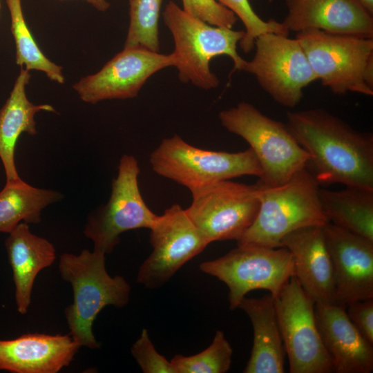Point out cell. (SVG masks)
<instances>
[{"instance_id":"obj_26","label":"cell","mask_w":373,"mask_h":373,"mask_svg":"<svg viewBox=\"0 0 373 373\" xmlns=\"http://www.w3.org/2000/svg\"><path fill=\"white\" fill-rule=\"evenodd\" d=\"M162 0H128L129 26L124 47L160 52L159 19Z\"/></svg>"},{"instance_id":"obj_16","label":"cell","mask_w":373,"mask_h":373,"mask_svg":"<svg viewBox=\"0 0 373 373\" xmlns=\"http://www.w3.org/2000/svg\"><path fill=\"white\" fill-rule=\"evenodd\" d=\"M288 13L283 24L299 32H326L373 38V18L357 0H285Z\"/></svg>"},{"instance_id":"obj_21","label":"cell","mask_w":373,"mask_h":373,"mask_svg":"<svg viewBox=\"0 0 373 373\" xmlns=\"http://www.w3.org/2000/svg\"><path fill=\"white\" fill-rule=\"evenodd\" d=\"M249 317L254 341L245 373H283L285 347L277 320L274 298L244 297L238 305Z\"/></svg>"},{"instance_id":"obj_6","label":"cell","mask_w":373,"mask_h":373,"mask_svg":"<svg viewBox=\"0 0 373 373\" xmlns=\"http://www.w3.org/2000/svg\"><path fill=\"white\" fill-rule=\"evenodd\" d=\"M312 70L334 93L373 95V38L312 29L297 32Z\"/></svg>"},{"instance_id":"obj_2","label":"cell","mask_w":373,"mask_h":373,"mask_svg":"<svg viewBox=\"0 0 373 373\" xmlns=\"http://www.w3.org/2000/svg\"><path fill=\"white\" fill-rule=\"evenodd\" d=\"M105 255L83 249L77 255L61 254L59 263L61 278L71 284L73 291V303L64 312L70 336L80 346L93 350L100 347L93 332L97 316L106 306L126 305L131 293L123 276L108 274Z\"/></svg>"},{"instance_id":"obj_30","label":"cell","mask_w":373,"mask_h":373,"mask_svg":"<svg viewBox=\"0 0 373 373\" xmlns=\"http://www.w3.org/2000/svg\"><path fill=\"white\" fill-rule=\"evenodd\" d=\"M183 10L210 25L232 28L237 17L216 0H182Z\"/></svg>"},{"instance_id":"obj_11","label":"cell","mask_w":373,"mask_h":373,"mask_svg":"<svg viewBox=\"0 0 373 373\" xmlns=\"http://www.w3.org/2000/svg\"><path fill=\"white\" fill-rule=\"evenodd\" d=\"M191 193L192 202L186 212L210 243L238 240L259 210L257 183L250 185L227 180Z\"/></svg>"},{"instance_id":"obj_7","label":"cell","mask_w":373,"mask_h":373,"mask_svg":"<svg viewBox=\"0 0 373 373\" xmlns=\"http://www.w3.org/2000/svg\"><path fill=\"white\" fill-rule=\"evenodd\" d=\"M149 162L155 173L191 192L217 182L244 175L260 178L262 174L250 148L236 153L206 150L189 144L178 135L163 139L151 153Z\"/></svg>"},{"instance_id":"obj_32","label":"cell","mask_w":373,"mask_h":373,"mask_svg":"<svg viewBox=\"0 0 373 373\" xmlns=\"http://www.w3.org/2000/svg\"><path fill=\"white\" fill-rule=\"evenodd\" d=\"M91 4L97 10L104 12L110 7L109 3L106 0H85Z\"/></svg>"},{"instance_id":"obj_15","label":"cell","mask_w":373,"mask_h":373,"mask_svg":"<svg viewBox=\"0 0 373 373\" xmlns=\"http://www.w3.org/2000/svg\"><path fill=\"white\" fill-rule=\"evenodd\" d=\"M341 306L373 298V240L330 222L322 227Z\"/></svg>"},{"instance_id":"obj_1","label":"cell","mask_w":373,"mask_h":373,"mask_svg":"<svg viewBox=\"0 0 373 373\" xmlns=\"http://www.w3.org/2000/svg\"><path fill=\"white\" fill-rule=\"evenodd\" d=\"M288 129L309 154L305 168L318 184L373 189V135L321 108L287 111Z\"/></svg>"},{"instance_id":"obj_4","label":"cell","mask_w":373,"mask_h":373,"mask_svg":"<svg viewBox=\"0 0 373 373\" xmlns=\"http://www.w3.org/2000/svg\"><path fill=\"white\" fill-rule=\"evenodd\" d=\"M165 25L172 34L178 77L204 90L214 88L220 81L210 68L211 60L227 55L233 62L234 70H243L245 63L237 52V44L245 30L210 25L186 12L170 1L162 13Z\"/></svg>"},{"instance_id":"obj_14","label":"cell","mask_w":373,"mask_h":373,"mask_svg":"<svg viewBox=\"0 0 373 373\" xmlns=\"http://www.w3.org/2000/svg\"><path fill=\"white\" fill-rule=\"evenodd\" d=\"M173 53L153 52L142 47H127L97 73L87 75L73 88L84 102L135 97L148 79L163 68L175 66Z\"/></svg>"},{"instance_id":"obj_18","label":"cell","mask_w":373,"mask_h":373,"mask_svg":"<svg viewBox=\"0 0 373 373\" xmlns=\"http://www.w3.org/2000/svg\"><path fill=\"white\" fill-rule=\"evenodd\" d=\"M280 247L291 253L294 276L315 303H336L333 269L322 227L293 231L281 240Z\"/></svg>"},{"instance_id":"obj_8","label":"cell","mask_w":373,"mask_h":373,"mask_svg":"<svg viewBox=\"0 0 373 373\" xmlns=\"http://www.w3.org/2000/svg\"><path fill=\"white\" fill-rule=\"evenodd\" d=\"M200 269L227 285L231 310L254 289L267 290L275 297L294 276L291 253L283 247L237 245L218 258L202 262Z\"/></svg>"},{"instance_id":"obj_10","label":"cell","mask_w":373,"mask_h":373,"mask_svg":"<svg viewBox=\"0 0 373 373\" xmlns=\"http://www.w3.org/2000/svg\"><path fill=\"white\" fill-rule=\"evenodd\" d=\"M274 298L289 372H333L316 322V303L296 278L291 277Z\"/></svg>"},{"instance_id":"obj_28","label":"cell","mask_w":373,"mask_h":373,"mask_svg":"<svg viewBox=\"0 0 373 373\" xmlns=\"http://www.w3.org/2000/svg\"><path fill=\"white\" fill-rule=\"evenodd\" d=\"M232 11L243 23L245 35L239 41L245 53L250 52L254 48L256 38L264 33L272 32L288 36L289 30L283 23L274 19L265 21L253 10L249 0H216Z\"/></svg>"},{"instance_id":"obj_33","label":"cell","mask_w":373,"mask_h":373,"mask_svg":"<svg viewBox=\"0 0 373 373\" xmlns=\"http://www.w3.org/2000/svg\"><path fill=\"white\" fill-rule=\"evenodd\" d=\"M371 15H373V0H357Z\"/></svg>"},{"instance_id":"obj_34","label":"cell","mask_w":373,"mask_h":373,"mask_svg":"<svg viewBox=\"0 0 373 373\" xmlns=\"http://www.w3.org/2000/svg\"><path fill=\"white\" fill-rule=\"evenodd\" d=\"M0 7H1V3H0Z\"/></svg>"},{"instance_id":"obj_19","label":"cell","mask_w":373,"mask_h":373,"mask_svg":"<svg viewBox=\"0 0 373 373\" xmlns=\"http://www.w3.org/2000/svg\"><path fill=\"white\" fill-rule=\"evenodd\" d=\"M80 347L70 335L27 334L0 340V370L57 373L70 365Z\"/></svg>"},{"instance_id":"obj_17","label":"cell","mask_w":373,"mask_h":373,"mask_svg":"<svg viewBox=\"0 0 373 373\" xmlns=\"http://www.w3.org/2000/svg\"><path fill=\"white\" fill-rule=\"evenodd\" d=\"M316 325L337 373H370L373 348L347 316L345 307L315 303Z\"/></svg>"},{"instance_id":"obj_23","label":"cell","mask_w":373,"mask_h":373,"mask_svg":"<svg viewBox=\"0 0 373 373\" xmlns=\"http://www.w3.org/2000/svg\"><path fill=\"white\" fill-rule=\"evenodd\" d=\"M319 189L323 211L329 222L373 240V189L345 186Z\"/></svg>"},{"instance_id":"obj_25","label":"cell","mask_w":373,"mask_h":373,"mask_svg":"<svg viewBox=\"0 0 373 373\" xmlns=\"http://www.w3.org/2000/svg\"><path fill=\"white\" fill-rule=\"evenodd\" d=\"M6 3L16 46V64L29 71H41L50 80L64 84L62 67L51 61L39 48L24 19L21 0H6Z\"/></svg>"},{"instance_id":"obj_3","label":"cell","mask_w":373,"mask_h":373,"mask_svg":"<svg viewBox=\"0 0 373 373\" xmlns=\"http://www.w3.org/2000/svg\"><path fill=\"white\" fill-rule=\"evenodd\" d=\"M256 183L259 210L237 245L280 247L281 240L291 231L329 222L319 199L320 185L305 167L279 186Z\"/></svg>"},{"instance_id":"obj_29","label":"cell","mask_w":373,"mask_h":373,"mask_svg":"<svg viewBox=\"0 0 373 373\" xmlns=\"http://www.w3.org/2000/svg\"><path fill=\"white\" fill-rule=\"evenodd\" d=\"M131 352L144 373H175L171 361L157 352L146 329H142Z\"/></svg>"},{"instance_id":"obj_22","label":"cell","mask_w":373,"mask_h":373,"mask_svg":"<svg viewBox=\"0 0 373 373\" xmlns=\"http://www.w3.org/2000/svg\"><path fill=\"white\" fill-rule=\"evenodd\" d=\"M31 75L21 68L13 88L0 109V160L4 168L6 181H15L19 177L15 164V148L20 135L37 133L35 116L40 111L57 113L50 104H34L27 97L26 87Z\"/></svg>"},{"instance_id":"obj_24","label":"cell","mask_w":373,"mask_h":373,"mask_svg":"<svg viewBox=\"0 0 373 373\" xmlns=\"http://www.w3.org/2000/svg\"><path fill=\"white\" fill-rule=\"evenodd\" d=\"M61 198L59 191L35 187L21 178L6 181L0 191V233H9L21 222H40L42 211Z\"/></svg>"},{"instance_id":"obj_5","label":"cell","mask_w":373,"mask_h":373,"mask_svg":"<svg viewBox=\"0 0 373 373\" xmlns=\"http://www.w3.org/2000/svg\"><path fill=\"white\" fill-rule=\"evenodd\" d=\"M223 127L244 139L256 155L262 174L258 182L281 185L306 166L309 154L298 144L285 124L242 102L219 113Z\"/></svg>"},{"instance_id":"obj_31","label":"cell","mask_w":373,"mask_h":373,"mask_svg":"<svg viewBox=\"0 0 373 373\" xmlns=\"http://www.w3.org/2000/svg\"><path fill=\"white\" fill-rule=\"evenodd\" d=\"M345 309L352 324L373 345V298L356 301L348 305Z\"/></svg>"},{"instance_id":"obj_9","label":"cell","mask_w":373,"mask_h":373,"mask_svg":"<svg viewBox=\"0 0 373 373\" xmlns=\"http://www.w3.org/2000/svg\"><path fill=\"white\" fill-rule=\"evenodd\" d=\"M140 172L133 155L120 158L108 202L88 216L83 232L94 243V249L111 254L119 244L120 235L137 229H150L158 215L146 204L139 188Z\"/></svg>"},{"instance_id":"obj_13","label":"cell","mask_w":373,"mask_h":373,"mask_svg":"<svg viewBox=\"0 0 373 373\" xmlns=\"http://www.w3.org/2000/svg\"><path fill=\"white\" fill-rule=\"evenodd\" d=\"M150 231L152 251L137 274V282L148 289L163 286L210 244L178 204L160 215Z\"/></svg>"},{"instance_id":"obj_27","label":"cell","mask_w":373,"mask_h":373,"mask_svg":"<svg viewBox=\"0 0 373 373\" xmlns=\"http://www.w3.org/2000/svg\"><path fill=\"white\" fill-rule=\"evenodd\" d=\"M232 347L224 333L216 331L210 345L192 356L175 355L171 360L175 373H224L230 368Z\"/></svg>"},{"instance_id":"obj_20","label":"cell","mask_w":373,"mask_h":373,"mask_svg":"<svg viewBox=\"0 0 373 373\" xmlns=\"http://www.w3.org/2000/svg\"><path fill=\"white\" fill-rule=\"evenodd\" d=\"M5 245L12 270L17 309L26 314L35 280L39 271L54 262L55 249L48 240L32 233L26 222L19 223L8 233Z\"/></svg>"},{"instance_id":"obj_12","label":"cell","mask_w":373,"mask_h":373,"mask_svg":"<svg viewBox=\"0 0 373 373\" xmlns=\"http://www.w3.org/2000/svg\"><path fill=\"white\" fill-rule=\"evenodd\" d=\"M256 53L245 61L243 70L254 75L261 88L280 105L292 108L303 96V89L318 80L296 39L267 32L256 41Z\"/></svg>"}]
</instances>
